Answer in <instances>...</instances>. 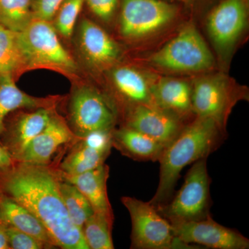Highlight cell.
I'll list each match as a JSON object with an SVG mask.
<instances>
[{
    "label": "cell",
    "instance_id": "6da1fadb",
    "mask_svg": "<svg viewBox=\"0 0 249 249\" xmlns=\"http://www.w3.org/2000/svg\"><path fill=\"white\" fill-rule=\"evenodd\" d=\"M61 179L56 165L16 162L11 170L0 174V193L29 210L45 226L55 247L89 249L62 200Z\"/></svg>",
    "mask_w": 249,
    "mask_h": 249
},
{
    "label": "cell",
    "instance_id": "7a4b0ae2",
    "mask_svg": "<svg viewBox=\"0 0 249 249\" xmlns=\"http://www.w3.org/2000/svg\"><path fill=\"white\" fill-rule=\"evenodd\" d=\"M226 132L213 121L196 117L165 145L158 161L160 181L150 204L155 207L169 202L175 194L180 174L187 165L209 157L225 141Z\"/></svg>",
    "mask_w": 249,
    "mask_h": 249
},
{
    "label": "cell",
    "instance_id": "3957f363",
    "mask_svg": "<svg viewBox=\"0 0 249 249\" xmlns=\"http://www.w3.org/2000/svg\"><path fill=\"white\" fill-rule=\"evenodd\" d=\"M208 157L194 162L182 186L169 202L157 206V211L172 224L196 222L211 216V201Z\"/></svg>",
    "mask_w": 249,
    "mask_h": 249
},
{
    "label": "cell",
    "instance_id": "277c9868",
    "mask_svg": "<svg viewBox=\"0 0 249 249\" xmlns=\"http://www.w3.org/2000/svg\"><path fill=\"white\" fill-rule=\"evenodd\" d=\"M17 36L26 67H49L68 73L76 71V62L49 21L33 19Z\"/></svg>",
    "mask_w": 249,
    "mask_h": 249
},
{
    "label": "cell",
    "instance_id": "5b68a950",
    "mask_svg": "<svg viewBox=\"0 0 249 249\" xmlns=\"http://www.w3.org/2000/svg\"><path fill=\"white\" fill-rule=\"evenodd\" d=\"M121 202L128 211L132 222L131 249H196L180 242L172 224L149 201L123 196Z\"/></svg>",
    "mask_w": 249,
    "mask_h": 249
},
{
    "label": "cell",
    "instance_id": "8992f818",
    "mask_svg": "<svg viewBox=\"0 0 249 249\" xmlns=\"http://www.w3.org/2000/svg\"><path fill=\"white\" fill-rule=\"evenodd\" d=\"M119 110L115 102L91 87H79L73 90L68 106L70 129L78 137L96 131L115 128Z\"/></svg>",
    "mask_w": 249,
    "mask_h": 249
},
{
    "label": "cell",
    "instance_id": "52a82bcc",
    "mask_svg": "<svg viewBox=\"0 0 249 249\" xmlns=\"http://www.w3.org/2000/svg\"><path fill=\"white\" fill-rule=\"evenodd\" d=\"M150 62L167 71L199 72L213 66L214 59L196 27L188 24L154 53Z\"/></svg>",
    "mask_w": 249,
    "mask_h": 249
},
{
    "label": "cell",
    "instance_id": "ba28073f",
    "mask_svg": "<svg viewBox=\"0 0 249 249\" xmlns=\"http://www.w3.org/2000/svg\"><path fill=\"white\" fill-rule=\"evenodd\" d=\"M220 76L201 77L192 86V109L196 117L211 119L226 132L228 118L239 100L245 97Z\"/></svg>",
    "mask_w": 249,
    "mask_h": 249
},
{
    "label": "cell",
    "instance_id": "9c48e42d",
    "mask_svg": "<svg viewBox=\"0 0 249 249\" xmlns=\"http://www.w3.org/2000/svg\"><path fill=\"white\" fill-rule=\"evenodd\" d=\"M177 14L175 5L162 0H123L121 34L130 39L147 37L166 27Z\"/></svg>",
    "mask_w": 249,
    "mask_h": 249
},
{
    "label": "cell",
    "instance_id": "30bf717a",
    "mask_svg": "<svg viewBox=\"0 0 249 249\" xmlns=\"http://www.w3.org/2000/svg\"><path fill=\"white\" fill-rule=\"evenodd\" d=\"M248 0H223L209 14L207 30L218 55L227 60L247 27Z\"/></svg>",
    "mask_w": 249,
    "mask_h": 249
},
{
    "label": "cell",
    "instance_id": "8fae6325",
    "mask_svg": "<svg viewBox=\"0 0 249 249\" xmlns=\"http://www.w3.org/2000/svg\"><path fill=\"white\" fill-rule=\"evenodd\" d=\"M18 109L6 116L0 132V144L15 161L50 122L55 107Z\"/></svg>",
    "mask_w": 249,
    "mask_h": 249
},
{
    "label": "cell",
    "instance_id": "7c38bea8",
    "mask_svg": "<svg viewBox=\"0 0 249 249\" xmlns=\"http://www.w3.org/2000/svg\"><path fill=\"white\" fill-rule=\"evenodd\" d=\"M175 237L188 245L214 249H248L249 240L237 231L218 224L209 216L196 222L172 225Z\"/></svg>",
    "mask_w": 249,
    "mask_h": 249
},
{
    "label": "cell",
    "instance_id": "4fadbf2b",
    "mask_svg": "<svg viewBox=\"0 0 249 249\" xmlns=\"http://www.w3.org/2000/svg\"><path fill=\"white\" fill-rule=\"evenodd\" d=\"M124 125L136 129L165 146L186 124L178 116L157 106L137 105L126 111Z\"/></svg>",
    "mask_w": 249,
    "mask_h": 249
},
{
    "label": "cell",
    "instance_id": "5bb4252c",
    "mask_svg": "<svg viewBox=\"0 0 249 249\" xmlns=\"http://www.w3.org/2000/svg\"><path fill=\"white\" fill-rule=\"evenodd\" d=\"M78 137L67 121L57 114L40 134L33 139L16 162L37 165H52L54 155L64 146H70Z\"/></svg>",
    "mask_w": 249,
    "mask_h": 249
},
{
    "label": "cell",
    "instance_id": "9a60e30c",
    "mask_svg": "<svg viewBox=\"0 0 249 249\" xmlns=\"http://www.w3.org/2000/svg\"><path fill=\"white\" fill-rule=\"evenodd\" d=\"M78 40L82 55L90 66L107 68L120 58L121 49L117 43L89 19H84L80 22Z\"/></svg>",
    "mask_w": 249,
    "mask_h": 249
},
{
    "label": "cell",
    "instance_id": "2e32d148",
    "mask_svg": "<svg viewBox=\"0 0 249 249\" xmlns=\"http://www.w3.org/2000/svg\"><path fill=\"white\" fill-rule=\"evenodd\" d=\"M61 175L64 180L74 185L83 193L89 201L94 213L103 214L114 222V213L107 194L109 168L106 163L95 169L78 175H69L62 173Z\"/></svg>",
    "mask_w": 249,
    "mask_h": 249
},
{
    "label": "cell",
    "instance_id": "e0dca14e",
    "mask_svg": "<svg viewBox=\"0 0 249 249\" xmlns=\"http://www.w3.org/2000/svg\"><path fill=\"white\" fill-rule=\"evenodd\" d=\"M111 145L123 155L138 161H158L164 145L127 126L111 130Z\"/></svg>",
    "mask_w": 249,
    "mask_h": 249
},
{
    "label": "cell",
    "instance_id": "ac0fdd59",
    "mask_svg": "<svg viewBox=\"0 0 249 249\" xmlns=\"http://www.w3.org/2000/svg\"><path fill=\"white\" fill-rule=\"evenodd\" d=\"M152 93L156 106L175 114L183 121L193 114L192 86L184 80L163 78L152 86Z\"/></svg>",
    "mask_w": 249,
    "mask_h": 249
},
{
    "label": "cell",
    "instance_id": "d6986e66",
    "mask_svg": "<svg viewBox=\"0 0 249 249\" xmlns=\"http://www.w3.org/2000/svg\"><path fill=\"white\" fill-rule=\"evenodd\" d=\"M0 220L7 226L38 239L50 249L55 247L42 223L27 208L1 193H0Z\"/></svg>",
    "mask_w": 249,
    "mask_h": 249
},
{
    "label": "cell",
    "instance_id": "ffe728a7",
    "mask_svg": "<svg viewBox=\"0 0 249 249\" xmlns=\"http://www.w3.org/2000/svg\"><path fill=\"white\" fill-rule=\"evenodd\" d=\"M70 150L56 165L65 175H78L89 171L105 163L111 148L100 149L90 145L82 137H78Z\"/></svg>",
    "mask_w": 249,
    "mask_h": 249
},
{
    "label": "cell",
    "instance_id": "44dd1931",
    "mask_svg": "<svg viewBox=\"0 0 249 249\" xmlns=\"http://www.w3.org/2000/svg\"><path fill=\"white\" fill-rule=\"evenodd\" d=\"M111 76L118 93L128 104L127 110L137 105L155 106L152 86L140 72L132 67H120L113 70Z\"/></svg>",
    "mask_w": 249,
    "mask_h": 249
},
{
    "label": "cell",
    "instance_id": "7402d4cb",
    "mask_svg": "<svg viewBox=\"0 0 249 249\" xmlns=\"http://www.w3.org/2000/svg\"><path fill=\"white\" fill-rule=\"evenodd\" d=\"M54 98L33 97L23 92L16 86L13 75L0 74V132L4 119L18 109L55 107Z\"/></svg>",
    "mask_w": 249,
    "mask_h": 249
},
{
    "label": "cell",
    "instance_id": "603a6c76",
    "mask_svg": "<svg viewBox=\"0 0 249 249\" xmlns=\"http://www.w3.org/2000/svg\"><path fill=\"white\" fill-rule=\"evenodd\" d=\"M60 191L70 219L82 231L85 222L94 213L89 201L74 185L62 178Z\"/></svg>",
    "mask_w": 249,
    "mask_h": 249
},
{
    "label": "cell",
    "instance_id": "cb8c5ba5",
    "mask_svg": "<svg viewBox=\"0 0 249 249\" xmlns=\"http://www.w3.org/2000/svg\"><path fill=\"white\" fill-rule=\"evenodd\" d=\"M114 222L103 214L93 213L85 222L82 233L89 249H113Z\"/></svg>",
    "mask_w": 249,
    "mask_h": 249
},
{
    "label": "cell",
    "instance_id": "d4e9b609",
    "mask_svg": "<svg viewBox=\"0 0 249 249\" xmlns=\"http://www.w3.org/2000/svg\"><path fill=\"white\" fill-rule=\"evenodd\" d=\"M26 67L17 33L0 25V74H11Z\"/></svg>",
    "mask_w": 249,
    "mask_h": 249
},
{
    "label": "cell",
    "instance_id": "484cf974",
    "mask_svg": "<svg viewBox=\"0 0 249 249\" xmlns=\"http://www.w3.org/2000/svg\"><path fill=\"white\" fill-rule=\"evenodd\" d=\"M32 0H0V25L14 32H21L33 18Z\"/></svg>",
    "mask_w": 249,
    "mask_h": 249
},
{
    "label": "cell",
    "instance_id": "4316f807",
    "mask_svg": "<svg viewBox=\"0 0 249 249\" xmlns=\"http://www.w3.org/2000/svg\"><path fill=\"white\" fill-rule=\"evenodd\" d=\"M85 0H65L55 16V30L65 37H71Z\"/></svg>",
    "mask_w": 249,
    "mask_h": 249
},
{
    "label": "cell",
    "instance_id": "83f0119b",
    "mask_svg": "<svg viewBox=\"0 0 249 249\" xmlns=\"http://www.w3.org/2000/svg\"><path fill=\"white\" fill-rule=\"evenodd\" d=\"M10 249H50L48 245L26 232L10 226L6 228Z\"/></svg>",
    "mask_w": 249,
    "mask_h": 249
},
{
    "label": "cell",
    "instance_id": "f1b7e54d",
    "mask_svg": "<svg viewBox=\"0 0 249 249\" xmlns=\"http://www.w3.org/2000/svg\"><path fill=\"white\" fill-rule=\"evenodd\" d=\"M65 0H32L31 11L34 19L50 22Z\"/></svg>",
    "mask_w": 249,
    "mask_h": 249
},
{
    "label": "cell",
    "instance_id": "f546056e",
    "mask_svg": "<svg viewBox=\"0 0 249 249\" xmlns=\"http://www.w3.org/2000/svg\"><path fill=\"white\" fill-rule=\"evenodd\" d=\"M119 0H85L95 16L103 21L110 20L115 13Z\"/></svg>",
    "mask_w": 249,
    "mask_h": 249
},
{
    "label": "cell",
    "instance_id": "4dcf8cb0",
    "mask_svg": "<svg viewBox=\"0 0 249 249\" xmlns=\"http://www.w3.org/2000/svg\"><path fill=\"white\" fill-rule=\"evenodd\" d=\"M16 161L0 144V174L6 173L14 166Z\"/></svg>",
    "mask_w": 249,
    "mask_h": 249
},
{
    "label": "cell",
    "instance_id": "1f68e13d",
    "mask_svg": "<svg viewBox=\"0 0 249 249\" xmlns=\"http://www.w3.org/2000/svg\"><path fill=\"white\" fill-rule=\"evenodd\" d=\"M6 228L7 225L0 220V249H10Z\"/></svg>",
    "mask_w": 249,
    "mask_h": 249
},
{
    "label": "cell",
    "instance_id": "d6a6232c",
    "mask_svg": "<svg viewBox=\"0 0 249 249\" xmlns=\"http://www.w3.org/2000/svg\"><path fill=\"white\" fill-rule=\"evenodd\" d=\"M178 1H183V2L185 3H189L191 2V1H193V0H178Z\"/></svg>",
    "mask_w": 249,
    "mask_h": 249
}]
</instances>
